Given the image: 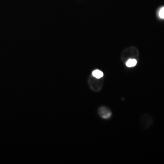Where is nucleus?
Returning <instances> with one entry per match:
<instances>
[{
    "label": "nucleus",
    "instance_id": "nucleus-1",
    "mask_svg": "<svg viewBox=\"0 0 164 164\" xmlns=\"http://www.w3.org/2000/svg\"><path fill=\"white\" fill-rule=\"evenodd\" d=\"M131 58L136 59L137 60L139 58V51L137 49L134 47L129 48L128 49L125 50L122 55V60L125 63L128 60Z\"/></svg>",
    "mask_w": 164,
    "mask_h": 164
},
{
    "label": "nucleus",
    "instance_id": "nucleus-2",
    "mask_svg": "<svg viewBox=\"0 0 164 164\" xmlns=\"http://www.w3.org/2000/svg\"><path fill=\"white\" fill-rule=\"evenodd\" d=\"M103 80L102 79V78L97 79L92 75V77L89 78V84L92 90L97 92L102 89L103 86Z\"/></svg>",
    "mask_w": 164,
    "mask_h": 164
},
{
    "label": "nucleus",
    "instance_id": "nucleus-3",
    "mask_svg": "<svg viewBox=\"0 0 164 164\" xmlns=\"http://www.w3.org/2000/svg\"><path fill=\"white\" fill-rule=\"evenodd\" d=\"M153 123V117L150 114H145L140 117V124L143 128H148Z\"/></svg>",
    "mask_w": 164,
    "mask_h": 164
},
{
    "label": "nucleus",
    "instance_id": "nucleus-4",
    "mask_svg": "<svg viewBox=\"0 0 164 164\" xmlns=\"http://www.w3.org/2000/svg\"><path fill=\"white\" fill-rule=\"evenodd\" d=\"M98 114L103 119H108L111 116V111L105 107H102L98 109Z\"/></svg>",
    "mask_w": 164,
    "mask_h": 164
},
{
    "label": "nucleus",
    "instance_id": "nucleus-5",
    "mask_svg": "<svg viewBox=\"0 0 164 164\" xmlns=\"http://www.w3.org/2000/svg\"><path fill=\"white\" fill-rule=\"evenodd\" d=\"M137 63V61L136 59L134 58H131V59H129L126 62H125V65L128 68H132V67H134L136 66Z\"/></svg>",
    "mask_w": 164,
    "mask_h": 164
},
{
    "label": "nucleus",
    "instance_id": "nucleus-6",
    "mask_svg": "<svg viewBox=\"0 0 164 164\" xmlns=\"http://www.w3.org/2000/svg\"><path fill=\"white\" fill-rule=\"evenodd\" d=\"M92 75L97 79H100L103 77V73L98 69H96L93 72Z\"/></svg>",
    "mask_w": 164,
    "mask_h": 164
},
{
    "label": "nucleus",
    "instance_id": "nucleus-7",
    "mask_svg": "<svg viewBox=\"0 0 164 164\" xmlns=\"http://www.w3.org/2000/svg\"><path fill=\"white\" fill-rule=\"evenodd\" d=\"M159 16L161 18L164 19V7L160 10V11L159 12Z\"/></svg>",
    "mask_w": 164,
    "mask_h": 164
}]
</instances>
